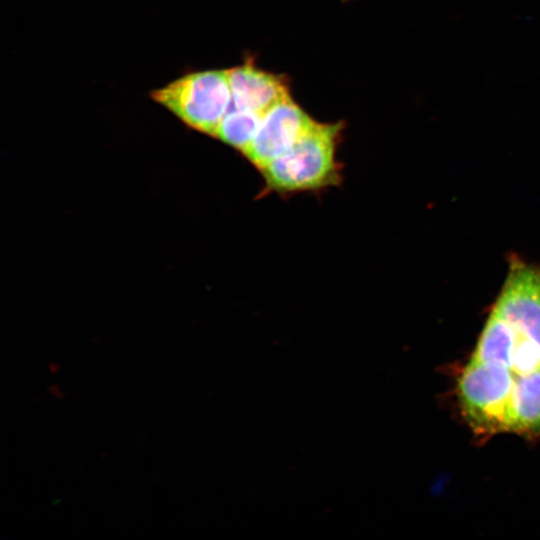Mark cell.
<instances>
[{
  "label": "cell",
  "instance_id": "obj_3",
  "mask_svg": "<svg viewBox=\"0 0 540 540\" xmlns=\"http://www.w3.org/2000/svg\"><path fill=\"white\" fill-rule=\"evenodd\" d=\"M151 98L191 128L215 135L232 102L228 70L186 74L152 91Z\"/></svg>",
  "mask_w": 540,
  "mask_h": 540
},
{
  "label": "cell",
  "instance_id": "obj_7",
  "mask_svg": "<svg viewBox=\"0 0 540 540\" xmlns=\"http://www.w3.org/2000/svg\"><path fill=\"white\" fill-rule=\"evenodd\" d=\"M511 432L540 435V368L517 374L512 394Z\"/></svg>",
  "mask_w": 540,
  "mask_h": 540
},
{
  "label": "cell",
  "instance_id": "obj_6",
  "mask_svg": "<svg viewBox=\"0 0 540 540\" xmlns=\"http://www.w3.org/2000/svg\"><path fill=\"white\" fill-rule=\"evenodd\" d=\"M232 92L231 105L264 114L289 97L287 85L277 75L248 63L228 70Z\"/></svg>",
  "mask_w": 540,
  "mask_h": 540
},
{
  "label": "cell",
  "instance_id": "obj_5",
  "mask_svg": "<svg viewBox=\"0 0 540 540\" xmlns=\"http://www.w3.org/2000/svg\"><path fill=\"white\" fill-rule=\"evenodd\" d=\"M315 121L290 96L268 109L243 153L259 169L288 151Z\"/></svg>",
  "mask_w": 540,
  "mask_h": 540
},
{
  "label": "cell",
  "instance_id": "obj_8",
  "mask_svg": "<svg viewBox=\"0 0 540 540\" xmlns=\"http://www.w3.org/2000/svg\"><path fill=\"white\" fill-rule=\"evenodd\" d=\"M516 342V328L491 310L471 360L497 363L512 369Z\"/></svg>",
  "mask_w": 540,
  "mask_h": 540
},
{
  "label": "cell",
  "instance_id": "obj_2",
  "mask_svg": "<svg viewBox=\"0 0 540 540\" xmlns=\"http://www.w3.org/2000/svg\"><path fill=\"white\" fill-rule=\"evenodd\" d=\"M516 373L501 364L470 360L458 381V395L470 426L482 434L511 432Z\"/></svg>",
  "mask_w": 540,
  "mask_h": 540
},
{
  "label": "cell",
  "instance_id": "obj_9",
  "mask_svg": "<svg viewBox=\"0 0 540 540\" xmlns=\"http://www.w3.org/2000/svg\"><path fill=\"white\" fill-rule=\"evenodd\" d=\"M262 115L249 109L230 105L214 136L243 152L253 139Z\"/></svg>",
  "mask_w": 540,
  "mask_h": 540
},
{
  "label": "cell",
  "instance_id": "obj_1",
  "mask_svg": "<svg viewBox=\"0 0 540 540\" xmlns=\"http://www.w3.org/2000/svg\"><path fill=\"white\" fill-rule=\"evenodd\" d=\"M342 125L314 123L288 151L260 168L265 188L279 193L313 191L341 179L336 149Z\"/></svg>",
  "mask_w": 540,
  "mask_h": 540
},
{
  "label": "cell",
  "instance_id": "obj_4",
  "mask_svg": "<svg viewBox=\"0 0 540 540\" xmlns=\"http://www.w3.org/2000/svg\"><path fill=\"white\" fill-rule=\"evenodd\" d=\"M491 310L523 330L540 346V268L512 257Z\"/></svg>",
  "mask_w": 540,
  "mask_h": 540
}]
</instances>
